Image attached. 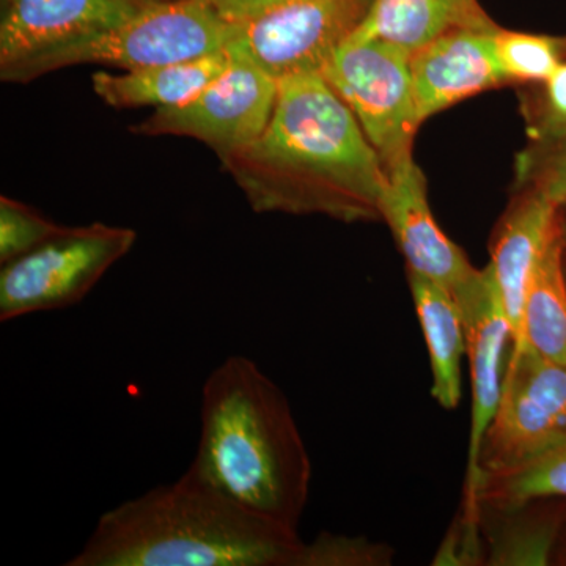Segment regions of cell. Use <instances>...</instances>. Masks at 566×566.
<instances>
[{
    "instance_id": "17",
    "label": "cell",
    "mask_w": 566,
    "mask_h": 566,
    "mask_svg": "<svg viewBox=\"0 0 566 566\" xmlns=\"http://www.w3.org/2000/svg\"><path fill=\"white\" fill-rule=\"evenodd\" d=\"M409 289L430 353L431 395L442 408L455 409L463 395L461 360L468 348L463 312L452 292L423 275L409 273Z\"/></svg>"
},
{
    "instance_id": "7",
    "label": "cell",
    "mask_w": 566,
    "mask_h": 566,
    "mask_svg": "<svg viewBox=\"0 0 566 566\" xmlns=\"http://www.w3.org/2000/svg\"><path fill=\"white\" fill-rule=\"evenodd\" d=\"M374 0H290L230 22L226 50L243 55L281 82L322 74L363 24Z\"/></svg>"
},
{
    "instance_id": "15",
    "label": "cell",
    "mask_w": 566,
    "mask_h": 566,
    "mask_svg": "<svg viewBox=\"0 0 566 566\" xmlns=\"http://www.w3.org/2000/svg\"><path fill=\"white\" fill-rule=\"evenodd\" d=\"M495 28L479 0H374L348 41H387L412 54L446 33Z\"/></svg>"
},
{
    "instance_id": "14",
    "label": "cell",
    "mask_w": 566,
    "mask_h": 566,
    "mask_svg": "<svg viewBox=\"0 0 566 566\" xmlns=\"http://www.w3.org/2000/svg\"><path fill=\"white\" fill-rule=\"evenodd\" d=\"M557 226L558 205L532 189H517L494 232L488 268L512 326V345L523 340L528 286Z\"/></svg>"
},
{
    "instance_id": "24",
    "label": "cell",
    "mask_w": 566,
    "mask_h": 566,
    "mask_svg": "<svg viewBox=\"0 0 566 566\" xmlns=\"http://www.w3.org/2000/svg\"><path fill=\"white\" fill-rule=\"evenodd\" d=\"M538 103L528 111L531 139L553 136L566 129V61L542 84Z\"/></svg>"
},
{
    "instance_id": "4",
    "label": "cell",
    "mask_w": 566,
    "mask_h": 566,
    "mask_svg": "<svg viewBox=\"0 0 566 566\" xmlns=\"http://www.w3.org/2000/svg\"><path fill=\"white\" fill-rule=\"evenodd\" d=\"M229 35L230 22L208 0H156L109 31L29 63L13 84L91 63L133 71L191 61L226 50Z\"/></svg>"
},
{
    "instance_id": "3",
    "label": "cell",
    "mask_w": 566,
    "mask_h": 566,
    "mask_svg": "<svg viewBox=\"0 0 566 566\" xmlns=\"http://www.w3.org/2000/svg\"><path fill=\"white\" fill-rule=\"evenodd\" d=\"M303 545L185 472L107 510L65 565L294 566Z\"/></svg>"
},
{
    "instance_id": "11",
    "label": "cell",
    "mask_w": 566,
    "mask_h": 566,
    "mask_svg": "<svg viewBox=\"0 0 566 566\" xmlns=\"http://www.w3.org/2000/svg\"><path fill=\"white\" fill-rule=\"evenodd\" d=\"M156 0H0V80L128 21Z\"/></svg>"
},
{
    "instance_id": "8",
    "label": "cell",
    "mask_w": 566,
    "mask_h": 566,
    "mask_svg": "<svg viewBox=\"0 0 566 566\" xmlns=\"http://www.w3.org/2000/svg\"><path fill=\"white\" fill-rule=\"evenodd\" d=\"M564 439L566 365L546 359L524 342L512 345L501 401L480 452V482L526 463Z\"/></svg>"
},
{
    "instance_id": "20",
    "label": "cell",
    "mask_w": 566,
    "mask_h": 566,
    "mask_svg": "<svg viewBox=\"0 0 566 566\" xmlns=\"http://www.w3.org/2000/svg\"><path fill=\"white\" fill-rule=\"evenodd\" d=\"M493 44L506 84H543L566 61V36L509 31L499 25Z\"/></svg>"
},
{
    "instance_id": "26",
    "label": "cell",
    "mask_w": 566,
    "mask_h": 566,
    "mask_svg": "<svg viewBox=\"0 0 566 566\" xmlns=\"http://www.w3.org/2000/svg\"><path fill=\"white\" fill-rule=\"evenodd\" d=\"M558 229H560L562 243L566 255V203L558 207Z\"/></svg>"
},
{
    "instance_id": "1",
    "label": "cell",
    "mask_w": 566,
    "mask_h": 566,
    "mask_svg": "<svg viewBox=\"0 0 566 566\" xmlns=\"http://www.w3.org/2000/svg\"><path fill=\"white\" fill-rule=\"evenodd\" d=\"M221 164L253 211L382 221L389 174L323 74L279 82L264 132Z\"/></svg>"
},
{
    "instance_id": "25",
    "label": "cell",
    "mask_w": 566,
    "mask_h": 566,
    "mask_svg": "<svg viewBox=\"0 0 566 566\" xmlns=\"http://www.w3.org/2000/svg\"><path fill=\"white\" fill-rule=\"evenodd\" d=\"M214 10L223 20L233 22L244 20L260 11L271 9L279 3L290 2V0H208Z\"/></svg>"
},
{
    "instance_id": "22",
    "label": "cell",
    "mask_w": 566,
    "mask_h": 566,
    "mask_svg": "<svg viewBox=\"0 0 566 566\" xmlns=\"http://www.w3.org/2000/svg\"><path fill=\"white\" fill-rule=\"evenodd\" d=\"M63 230L65 226L51 221L35 208L11 197H0V264L35 251Z\"/></svg>"
},
{
    "instance_id": "13",
    "label": "cell",
    "mask_w": 566,
    "mask_h": 566,
    "mask_svg": "<svg viewBox=\"0 0 566 566\" xmlns=\"http://www.w3.org/2000/svg\"><path fill=\"white\" fill-rule=\"evenodd\" d=\"M497 28L446 33L412 52L409 65L420 122L506 84L494 57Z\"/></svg>"
},
{
    "instance_id": "19",
    "label": "cell",
    "mask_w": 566,
    "mask_h": 566,
    "mask_svg": "<svg viewBox=\"0 0 566 566\" xmlns=\"http://www.w3.org/2000/svg\"><path fill=\"white\" fill-rule=\"evenodd\" d=\"M553 497H566V439L526 463L483 476L476 505L480 513L483 506L513 512L532 502Z\"/></svg>"
},
{
    "instance_id": "12",
    "label": "cell",
    "mask_w": 566,
    "mask_h": 566,
    "mask_svg": "<svg viewBox=\"0 0 566 566\" xmlns=\"http://www.w3.org/2000/svg\"><path fill=\"white\" fill-rule=\"evenodd\" d=\"M382 221L392 230L409 273L423 275L453 294L463 292L479 277L480 270L436 222L428 202L427 180L415 159L389 174Z\"/></svg>"
},
{
    "instance_id": "9",
    "label": "cell",
    "mask_w": 566,
    "mask_h": 566,
    "mask_svg": "<svg viewBox=\"0 0 566 566\" xmlns=\"http://www.w3.org/2000/svg\"><path fill=\"white\" fill-rule=\"evenodd\" d=\"M229 52V66L202 92L180 106L155 109L129 132L191 137L208 145L219 159L255 140L273 117L279 82L249 59Z\"/></svg>"
},
{
    "instance_id": "18",
    "label": "cell",
    "mask_w": 566,
    "mask_h": 566,
    "mask_svg": "<svg viewBox=\"0 0 566 566\" xmlns=\"http://www.w3.org/2000/svg\"><path fill=\"white\" fill-rule=\"evenodd\" d=\"M565 256L557 226L528 286L521 340L546 359L562 365H566Z\"/></svg>"
},
{
    "instance_id": "5",
    "label": "cell",
    "mask_w": 566,
    "mask_h": 566,
    "mask_svg": "<svg viewBox=\"0 0 566 566\" xmlns=\"http://www.w3.org/2000/svg\"><path fill=\"white\" fill-rule=\"evenodd\" d=\"M136 240L128 227H65L35 251L2 264L0 322L80 304Z\"/></svg>"
},
{
    "instance_id": "21",
    "label": "cell",
    "mask_w": 566,
    "mask_h": 566,
    "mask_svg": "<svg viewBox=\"0 0 566 566\" xmlns=\"http://www.w3.org/2000/svg\"><path fill=\"white\" fill-rule=\"evenodd\" d=\"M516 188L543 193L558 207L566 203V129L553 136L536 137L520 153Z\"/></svg>"
},
{
    "instance_id": "6",
    "label": "cell",
    "mask_w": 566,
    "mask_h": 566,
    "mask_svg": "<svg viewBox=\"0 0 566 566\" xmlns=\"http://www.w3.org/2000/svg\"><path fill=\"white\" fill-rule=\"evenodd\" d=\"M409 62L408 51L387 41H346L322 73L353 111L387 174L415 159L412 145L422 125Z\"/></svg>"
},
{
    "instance_id": "10",
    "label": "cell",
    "mask_w": 566,
    "mask_h": 566,
    "mask_svg": "<svg viewBox=\"0 0 566 566\" xmlns=\"http://www.w3.org/2000/svg\"><path fill=\"white\" fill-rule=\"evenodd\" d=\"M463 312L465 356L471 368L472 417L465 472V527L475 534L480 520L476 491L480 485V452L483 439L501 401L505 376V353L513 344L512 326L504 311L490 268L480 270L463 292L453 294Z\"/></svg>"
},
{
    "instance_id": "16",
    "label": "cell",
    "mask_w": 566,
    "mask_h": 566,
    "mask_svg": "<svg viewBox=\"0 0 566 566\" xmlns=\"http://www.w3.org/2000/svg\"><path fill=\"white\" fill-rule=\"evenodd\" d=\"M230 59L229 50H223L191 61L118 74L98 71L92 76L93 92L115 109L180 106L214 81L229 66Z\"/></svg>"
},
{
    "instance_id": "2",
    "label": "cell",
    "mask_w": 566,
    "mask_h": 566,
    "mask_svg": "<svg viewBox=\"0 0 566 566\" xmlns=\"http://www.w3.org/2000/svg\"><path fill=\"white\" fill-rule=\"evenodd\" d=\"M188 474L252 515L297 532L312 465L289 400L262 368L230 356L202 387Z\"/></svg>"
},
{
    "instance_id": "23",
    "label": "cell",
    "mask_w": 566,
    "mask_h": 566,
    "mask_svg": "<svg viewBox=\"0 0 566 566\" xmlns=\"http://www.w3.org/2000/svg\"><path fill=\"white\" fill-rule=\"evenodd\" d=\"M385 564V549L363 538L322 534L303 545L294 566H354Z\"/></svg>"
}]
</instances>
